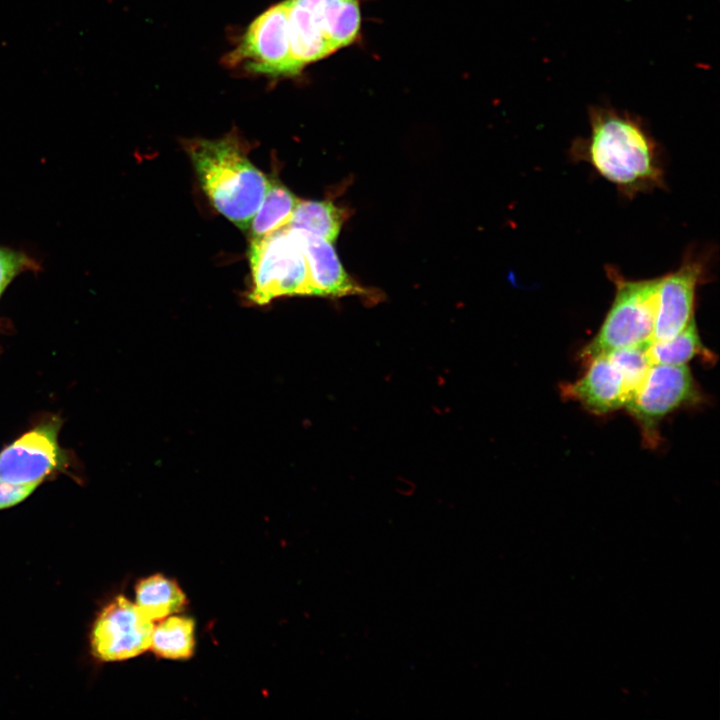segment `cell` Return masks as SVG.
I'll return each instance as SVG.
<instances>
[{"instance_id": "12", "label": "cell", "mask_w": 720, "mask_h": 720, "mask_svg": "<svg viewBox=\"0 0 720 720\" xmlns=\"http://www.w3.org/2000/svg\"><path fill=\"white\" fill-rule=\"evenodd\" d=\"M289 228L300 244L307 261L311 296L360 295L367 298L375 297L372 292L359 285L346 272L333 243L305 229L290 226Z\"/></svg>"}, {"instance_id": "4", "label": "cell", "mask_w": 720, "mask_h": 720, "mask_svg": "<svg viewBox=\"0 0 720 720\" xmlns=\"http://www.w3.org/2000/svg\"><path fill=\"white\" fill-rule=\"evenodd\" d=\"M606 273L615 294L598 332L580 353L585 363L602 354L652 342L659 277L629 279L611 265L606 266Z\"/></svg>"}, {"instance_id": "5", "label": "cell", "mask_w": 720, "mask_h": 720, "mask_svg": "<svg viewBox=\"0 0 720 720\" xmlns=\"http://www.w3.org/2000/svg\"><path fill=\"white\" fill-rule=\"evenodd\" d=\"M248 258L252 303L266 305L283 296L311 295L307 261L289 226L250 239Z\"/></svg>"}, {"instance_id": "3", "label": "cell", "mask_w": 720, "mask_h": 720, "mask_svg": "<svg viewBox=\"0 0 720 720\" xmlns=\"http://www.w3.org/2000/svg\"><path fill=\"white\" fill-rule=\"evenodd\" d=\"M361 0H288L291 57L300 73L305 66L358 40Z\"/></svg>"}, {"instance_id": "9", "label": "cell", "mask_w": 720, "mask_h": 720, "mask_svg": "<svg viewBox=\"0 0 720 720\" xmlns=\"http://www.w3.org/2000/svg\"><path fill=\"white\" fill-rule=\"evenodd\" d=\"M153 621L124 596L99 613L90 635L93 655L106 662L136 657L150 648Z\"/></svg>"}, {"instance_id": "8", "label": "cell", "mask_w": 720, "mask_h": 720, "mask_svg": "<svg viewBox=\"0 0 720 720\" xmlns=\"http://www.w3.org/2000/svg\"><path fill=\"white\" fill-rule=\"evenodd\" d=\"M707 263L703 253L690 249L676 270L659 277L652 342L673 338L695 320L696 292L706 280Z\"/></svg>"}, {"instance_id": "15", "label": "cell", "mask_w": 720, "mask_h": 720, "mask_svg": "<svg viewBox=\"0 0 720 720\" xmlns=\"http://www.w3.org/2000/svg\"><path fill=\"white\" fill-rule=\"evenodd\" d=\"M347 216L346 209L331 200L300 199L289 226L305 229L334 244Z\"/></svg>"}, {"instance_id": "19", "label": "cell", "mask_w": 720, "mask_h": 720, "mask_svg": "<svg viewBox=\"0 0 720 720\" xmlns=\"http://www.w3.org/2000/svg\"><path fill=\"white\" fill-rule=\"evenodd\" d=\"M37 486L35 484H19L0 479V509L22 502Z\"/></svg>"}, {"instance_id": "18", "label": "cell", "mask_w": 720, "mask_h": 720, "mask_svg": "<svg viewBox=\"0 0 720 720\" xmlns=\"http://www.w3.org/2000/svg\"><path fill=\"white\" fill-rule=\"evenodd\" d=\"M36 267L34 260L25 253L0 247V296L17 275Z\"/></svg>"}, {"instance_id": "2", "label": "cell", "mask_w": 720, "mask_h": 720, "mask_svg": "<svg viewBox=\"0 0 720 720\" xmlns=\"http://www.w3.org/2000/svg\"><path fill=\"white\" fill-rule=\"evenodd\" d=\"M183 147L214 208L241 230H248L269 178L248 158L247 143L231 131L218 139H185Z\"/></svg>"}, {"instance_id": "11", "label": "cell", "mask_w": 720, "mask_h": 720, "mask_svg": "<svg viewBox=\"0 0 720 720\" xmlns=\"http://www.w3.org/2000/svg\"><path fill=\"white\" fill-rule=\"evenodd\" d=\"M586 364L582 377L561 385L562 396L580 403L596 415L625 407L634 391L609 354L596 356Z\"/></svg>"}, {"instance_id": "14", "label": "cell", "mask_w": 720, "mask_h": 720, "mask_svg": "<svg viewBox=\"0 0 720 720\" xmlns=\"http://www.w3.org/2000/svg\"><path fill=\"white\" fill-rule=\"evenodd\" d=\"M185 602L186 598L180 587L160 574L144 578L136 586L135 604L152 621L180 611Z\"/></svg>"}, {"instance_id": "7", "label": "cell", "mask_w": 720, "mask_h": 720, "mask_svg": "<svg viewBox=\"0 0 720 720\" xmlns=\"http://www.w3.org/2000/svg\"><path fill=\"white\" fill-rule=\"evenodd\" d=\"M226 60L256 74L273 77L298 74L290 51L288 0L269 7L255 18Z\"/></svg>"}, {"instance_id": "17", "label": "cell", "mask_w": 720, "mask_h": 720, "mask_svg": "<svg viewBox=\"0 0 720 720\" xmlns=\"http://www.w3.org/2000/svg\"><path fill=\"white\" fill-rule=\"evenodd\" d=\"M646 352L652 364L682 365L696 357L713 360V353L701 341L695 320L673 338L650 343Z\"/></svg>"}, {"instance_id": "1", "label": "cell", "mask_w": 720, "mask_h": 720, "mask_svg": "<svg viewBox=\"0 0 720 720\" xmlns=\"http://www.w3.org/2000/svg\"><path fill=\"white\" fill-rule=\"evenodd\" d=\"M590 132L570 149L627 198L663 189L665 172L659 145L643 121L607 106L589 111Z\"/></svg>"}, {"instance_id": "16", "label": "cell", "mask_w": 720, "mask_h": 720, "mask_svg": "<svg viewBox=\"0 0 720 720\" xmlns=\"http://www.w3.org/2000/svg\"><path fill=\"white\" fill-rule=\"evenodd\" d=\"M195 624L193 619L185 616L170 615L154 625L150 648L166 659H187L193 654L195 647Z\"/></svg>"}, {"instance_id": "13", "label": "cell", "mask_w": 720, "mask_h": 720, "mask_svg": "<svg viewBox=\"0 0 720 720\" xmlns=\"http://www.w3.org/2000/svg\"><path fill=\"white\" fill-rule=\"evenodd\" d=\"M299 200L277 178H269L265 196L248 229L250 239L259 238L289 226Z\"/></svg>"}, {"instance_id": "6", "label": "cell", "mask_w": 720, "mask_h": 720, "mask_svg": "<svg viewBox=\"0 0 720 720\" xmlns=\"http://www.w3.org/2000/svg\"><path fill=\"white\" fill-rule=\"evenodd\" d=\"M701 400V393L687 364H651L645 378L625 405L640 428L643 441L655 448L659 424L676 409Z\"/></svg>"}, {"instance_id": "10", "label": "cell", "mask_w": 720, "mask_h": 720, "mask_svg": "<svg viewBox=\"0 0 720 720\" xmlns=\"http://www.w3.org/2000/svg\"><path fill=\"white\" fill-rule=\"evenodd\" d=\"M60 422L51 419L39 424L0 452V479L19 484L39 485L64 464L58 443Z\"/></svg>"}]
</instances>
